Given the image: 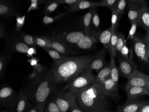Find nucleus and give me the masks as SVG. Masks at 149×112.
I'll return each mask as SVG.
<instances>
[{
    "instance_id": "f257e3e1",
    "label": "nucleus",
    "mask_w": 149,
    "mask_h": 112,
    "mask_svg": "<svg viewBox=\"0 0 149 112\" xmlns=\"http://www.w3.org/2000/svg\"><path fill=\"white\" fill-rule=\"evenodd\" d=\"M22 89L32 104H46L50 96L58 88L51 68L44 67L35 75H30Z\"/></svg>"
},
{
    "instance_id": "f03ea898",
    "label": "nucleus",
    "mask_w": 149,
    "mask_h": 112,
    "mask_svg": "<svg viewBox=\"0 0 149 112\" xmlns=\"http://www.w3.org/2000/svg\"><path fill=\"white\" fill-rule=\"evenodd\" d=\"M93 55L67 57L64 59L54 61L51 70L55 81L58 85L70 82L87 69Z\"/></svg>"
},
{
    "instance_id": "7ed1b4c3",
    "label": "nucleus",
    "mask_w": 149,
    "mask_h": 112,
    "mask_svg": "<svg viewBox=\"0 0 149 112\" xmlns=\"http://www.w3.org/2000/svg\"><path fill=\"white\" fill-rule=\"evenodd\" d=\"M76 101L84 112H102L106 109V97L97 83L90 84L74 93Z\"/></svg>"
},
{
    "instance_id": "20e7f679",
    "label": "nucleus",
    "mask_w": 149,
    "mask_h": 112,
    "mask_svg": "<svg viewBox=\"0 0 149 112\" xmlns=\"http://www.w3.org/2000/svg\"><path fill=\"white\" fill-rule=\"evenodd\" d=\"M95 78L96 76L92 73V71L88 69H85L76 78L68 82L62 89L74 93L78 90L94 83Z\"/></svg>"
},
{
    "instance_id": "39448f33",
    "label": "nucleus",
    "mask_w": 149,
    "mask_h": 112,
    "mask_svg": "<svg viewBox=\"0 0 149 112\" xmlns=\"http://www.w3.org/2000/svg\"><path fill=\"white\" fill-rule=\"evenodd\" d=\"M19 93L12 87L3 86L0 89V106L6 109H15L18 102Z\"/></svg>"
},
{
    "instance_id": "423d86ee",
    "label": "nucleus",
    "mask_w": 149,
    "mask_h": 112,
    "mask_svg": "<svg viewBox=\"0 0 149 112\" xmlns=\"http://www.w3.org/2000/svg\"><path fill=\"white\" fill-rule=\"evenodd\" d=\"M6 47L9 53H19L27 54L30 48L16 34L9 33L5 38Z\"/></svg>"
},
{
    "instance_id": "0eeeda50",
    "label": "nucleus",
    "mask_w": 149,
    "mask_h": 112,
    "mask_svg": "<svg viewBox=\"0 0 149 112\" xmlns=\"http://www.w3.org/2000/svg\"><path fill=\"white\" fill-rule=\"evenodd\" d=\"M118 56V69L119 73L120 75L128 80L136 75L139 70L133 61V53L129 59H125L120 56Z\"/></svg>"
},
{
    "instance_id": "6e6552de",
    "label": "nucleus",
    "mask_w": 149,
    "mask_h": 112,
    "mask_svg": "<svg viewBox=\"0 0 149 112\" xmlns=\"http://www.w3.org/2000/svg\"><path fill=\"white\" fill-rule=\"evenodd\" d=\"M70 92L68 90H63L59 88L52 94L50 97L57 104L62 112H68L70 106Z\"/></svg>"
},
{
    "instance_id": "1a4fd4ad",
    "label": "nucleus",
    "mask_w": 149,
    "mask_h": 112,
    "mask_svg": "<svg viewBox=\"0 0 149 112\" xmlns=\"http://www.w3.org/2000/svg\"><path fill=\"white\" fill-rule=\"evenodd\" d=\"M145 6H147L146 1H128V17L130 23L138 22L141 8Z\"/></svg>"
},
{
    "instance_id": "9d476101",
    "label": "nucleus",
    "mask_w": 149,
    "mask_h": 112,
    "mask_svg": "<svg viewBox=\"0 0 149 112\" xmlns=\"http://www.w3.org/2000/svg\"><path fill=\"white\" fill-rule=\"evenodd\" d=\"M133 48L139 59L146 63L149 62L147 54V43L146 42L144 39L135 37L133 40Z\"/></svg>"
},
{
    "instance_id": "9b49d317",
    "label": "nucleus",
    "mask_w": 149,
    "mask_h": 112,
    "mask_svg": "<svg viewBox=\"0 0 149 112\" xmlns=\"http://www.w3.org/2000/svg\"><path fill=\"white\" fill-rule=\"evenodd\" d=\"M106 54V49L104 47L97 53L94 54L93 59L87 69L92 71L95 70L98 73L107 64L105 61Z\"/></svg>"
},
{
    "instance_id": "f8f14e48",
    "label": "nucleus",
    "mask_w": 149,
    "mask_h": 112,
    "mask_svg": "<svg viewBox=\"0 0 149 112\" xmlns=\"http://www.w3.org/2000/svg\"><path fill=\"white\" fill-rule=\"evenodd\" d=\"M52 44L54 49L66 57H68L70 54H72L74 52L70 47L66 45L62 41L58 36H47Z\"/></svg>"
},
{
    "instance_id": "ddd939ff",
    "label": "nucleus",
    "mask_w": 149,
    "mask_h": 112,
    "mask_svg": "<svg viewBox=\"0 0 149 112\" xmlns=\"http://www.w3.org/2000/svg\"><path fill=\"white\" fill-rule=\"evenodd\" d=\"M95 32L96 30H91L90 34H85L77 44L76 47L83 50H88L91 49L95 44L97 42L95 37Z\"/></svg>"
},
{
    "instance_id": "4468645a",
    "label": "nucleus",
    "mask_w": 149,
    "mask_h": 112,
    "mask_svg": "<svg viewBox=\"0 0 149 112\" xmlns=\"http://www.w3.org/2000/svg\"><path fill=\"white\" fill-rule=\"evenodd\" d=\"M113 30L111 27L103 31L95 32V37L97 42L102 44L109 53L111 52L110 42L112 37Z\"/></svg>"
},
{
    "instance_id": "2eb2a0df",
    "label": "nucleus",
    "mask_w": 149,
    "mask_h": 112,
    "mask_svg": "<svg viewBox=\"0 0 149 112\" xmlns=\"http://www.w3.org/2000/svg\"><path fill=\"white\" fill-rule=\"evenodd\" d=\"M21 13L10 2L6 1H0V16L1 18L18 16Z\"/></svg>"
},
{
    "instance_id": "dca6fc26",
    "label": "nucleus",
    "mask_w": 149,
    "mask_h": 112,
    "mask_svg": "<svg viewBox=\"0 0 149 112\" xmlns=\"http://www.w3.org/2000/svg\"><path fill=\"white\" fill-rule=\"evenodd\" d=\"M145 102L139 99L127 101L125 104L120 105L118 107L119 112H139Z\"/></svg>"
},
{
    "instance_id": "f3484780",
    "label": "nucleus",
    "mask_w": 149,
    "mask_h": 112,
    "mask_svg": "<svg viewBox=\"0 0 149 112\" xmlns=\"http://www.w3.org/2000/svg\"><path fill=\"white\" fill-rule=\"evenodd\" d=\"M84 35V31H74L67 34L63 37H58L64 43L70 47V45L76 46Z\"/></svg>"
},
{
    "instance_id": "a211bd4d",
    "label": "nucleus",
    "mask_w": 149,
    "mask_h": 112,
    "mask_svg": "<svg viewBox=\"0 0 149 112\" xmlns=\"http://www.w3.org/2000/svg\"><path fill=\"white\" fill-rule=\"evenodd\" d=\"M127 94V101L138 99L140 97L149 95V92L147 89L139 86H131L125 88Z\"/></svg>"
},
{
    "instance_id": "6ab92c4d",
    "label": "nucleus",
    "mask_w": 149,
    "mask_h": 112,
    "mask_svg": "<svg viewBox=\"0 0 149 112\" xmlns=\"http://www.w3.org/2000/svg\"><path fill=\"white\" fill-rule=\"evenodd\" d=\"M100 86L102 92L106 97H114L118 95V85L112 78L106 80Z\"/></svg>"
},
{
    "instance_id": "aec40b11",
    "label": "nucleus",
    "mask_w": 149,
    "mask_h": 112,
    "mask_svg": "<svg viewBox=\"0 0 149 112\" xmlns=\"http://www.w3.org/2000/svg\"><path fill=\"white\" fill-rule=\"evenodd\" d=\"M18 102L15 109V112H26L32 104L28 100L22 88L19 91Z\"/></svg>"
},
{
    "instance_id": "412c9836",
    "label": "nucleus",
    "mask_w": 149,
    "mask_h": 112,
    "mask_svg": "<svg viewBox=\"0 0 149 112\" xmlns=\"http://www.w3.org/2000/svg\"><path fill=\"white\" fill-rule=\"evenodd\" d=\"M131 86H139L145 88L149 92V83L141 75L140 72L138 71L136 75L129 79L125 88Z\"/></svg>"
},
{
    "instance_id": "4be33fe9",
    "label": "nucleus",
    "mask_w": 149,
    "mask_h": 112,
    "mask_svg": "<svg viewBox=\"0 0 149 112\" xmlns=\"http://www.w3.org/2000/svg\"><path fill=\"white\" fill-rule=\"evenodd\" d=\"M100 6L99 2H93L86 0H80L77 4L70 6L68 8V12L77 11L80 10L90 9L93 7Z\"/></svg>"
},
{
    "instance_id": "5701e85b",
    "label": "nucleus",
    "mask_w": 149,
    "mask_h": 112,
    "mask_svg": "<svg viewBox=\"0 0 149 112\" xmlns=\"http://www.w3.org/2000/svg\"><path fill=\"white\" fill-rule=\"evenodd\" d=\"M111 78V70L110 63L106 65L100 70L96 76L94 83L101 85L105 80Z\"/></svg>"
},
{
    "instance_id": "b1692460",
    "label": "nucleus",
    "mask_w": 149,
    "mask_h": 112,
    "mask_svg": "<svg viewBox=\"0 0 149 112\" xmlns=\"http://www.w3.org/2000/svg\"><path fill=\"white\" fill-rule=\"evenodd\" d=\"M138 23L139 26L143 28L146 32L149 29V10L147 6L141 8Z\"/></svg>"
},
{
    "instance_id": "393cba45",
    "label": "nucleus",
    "mask_w": 149,
    "mask_h": 112,
    "mask_svg": "<svg viewBox=\"0 0 149 112\" xmlns=\"http://www.w3.org/2000/svg\"><path fill=\"white\" fill-rule=\"evenodd\" d=\"M96 7L89 9V11L84 16L82 19V26L85 34H90L91 32V23L93 12Z\"/></svg>"
},
{
    "instance_id": "a878e982",
    "label": "nucleus",
    "mask_w": 149,
    "mask_h": 112,
    "mask_svg": "<svg viewBox=\"0 0 149 112\" xmlns=\"http://www.w3.org/2000/svg\"><path fill=\"white\" fill-rule=\"evenodd\" d=\"M43 13L45 15L48 16L50 14L55 11L60 4L58 3V0H52V1H46L44 4Z\"/></svg>"
},
{
    "instance_id": "bb28decb",
    "label": "nucleus",
    "mask_w": 149,
    "mask_h": 112,
    "mask_svg": "<svg viewBox=\"0 0 149 112\" xmlns=\"http://www.w3.org/2000/svg\"><path fill=\"white\" fill-rule=\"evenodd\" d=\"M11 54L9 52L2 53L0 55V78L2 80L5 74V70L8 60L11 58Z\"/></svg>"
},
{
    "instance_id": "cd10ccee",
    "label": "nucleus",
    "mask_w": 149,
    "mask_h": 112,
    "mask_svg": "<svg viewBox=\"0 0 149 112\" xmlns=\"http://www.w3.org/2000/svg\"><path fill=\"white\" fill-rule=\"evenodd\" d=\"M110 58V66L111 70V78L116 84L118 85L119 80V71L118 67L116 65L115 58L113 56L111 52H109Z\"/></svg>"
},
{
    "instance_id": "c85d7f7f",
    "label": "nucleus",
    "mask_w": 149,
    "mask_h": 112,
    "mask_svg": "<svg viewBox=\"0 0 149 112\" xmlns=\"http://www.w3.org/2000/svg\"><path fill=\"white\" fill-rule=\"evenodd\" d=\"M16 33L17 35V36L29 47H37L35 42V37L22 32Z\"/></svg>"
},
{
    "instance_id": "c756f323",
    "label": "nucleus",
    "mask_w": 149,
    "mask_h": 112,
    "mask_svg": "<svg viewBox=\"0 0 149 112\" xmlns=\"http://www.w3.org/2000/svg\"><path fill=\"white\" fill-rule=\"evenodd\" d=\"M35 42L37 46L41 47L42 49L51 48L53 49L52 44L48 38L46 37H35Z\"/></svg>"
},
{
    "instance_id": "7c9ffc66",
    "label": "nucleus",
    "mask_w": 149,
    "mask_h": 112,
    "mask_svg": "<svg viewBox=\"0 0 149 112\" xmlns=\"http://www.w3.org/2000/svg\"><path fill=\"white\" fill-rule=\"evenodd\" d=\"M118 40V32L113 31L112 37L110 42V49L113 56L116 58L118 56L117 51V45Z\"/></svg>"
},
{
    "instance_id": "2f4dec72",
    "label": "nucleus",
    "mask_w": 149,
    "mask_h": 112,
    "mask_svg": "<svg viewBox=\"0 0 149 112\" xmlns=\"http://www.w3.org/2000/svg\"><path fill=\"white\" fill-rule=\"evenodd\" d=\"M44 49L47 51V53H48L50 57L54 60V61H61L68 57L60 54L58 51L55 50V49L45 48V49Z\"/></svg>"
},
{
    "instance_id": "473e14b6",
    "label": "nucleus",
    "mask_w": 149,
    "mask_h": 112,
    "mask_svg": "<svg viewBox=\"0 0 149 112\" xmlns=\"http://www.w3.org/2000/svg\"><path fill=\"white\" fill-rule=\"evenodd\" d=\"M28 61L33 67V72L32 74L30 75H35L42 70L44 68L43 66L38 63V59L37 58L32 57L31 58L28 60Z\"/></svg>"
},
{
    "instance_id": "72a5a7b5",
    "label": "nucleus",
    "mask_w": 149,
    "mask_h": 112,
    "mask_svg": "<svg viewBox=\"0 0 149 112\" xmlns=\"http://www.w3.org/2000/svg\"><path fill=\"white\" fill-rule=\"evenodd\" d=\"M68 13V11H67L59 13L58 15L53 17L45 15L42 18V23L44 24H50L53 23L59 20L60 18L63 17Z\"/></svg>"
},
{
    "instance_id": "f704fd0d",
    "label": "nucleus",
    "mask_w": 149,
    "mask_h": 112,
    "mask_svg": "<svg viewBox=\"0 0 149 112\" xmlns=\"http://www.w3.org/2000/svg\"><path fill=\"white\" fill-rule=\"evenodd\" d=\"M69 110L70 112H84L77 103L75 95L73 93L71 92H70V94Z\"/></svg>"
},
{
    "instance_id": "c9c22d12",
    "label": "nucleus",
    "mask_w": 149,
    "mask_h": 112,
    "mask_svg": "<svg viewBox=\"0 0 149 112\" xmlns=\"http://www.w3.org/2000/svg\"><path fill=\"white\" fill-rule=\"evenodd\" d=\"M120 17L116 10L112 11L111 16V27L113 31H117V28L118 27L119 23Z\"/></svg>"
},
{
    "instance_id": "e433bc0d",
    "label": "nucleus",
    "mask_w": 149,
    "mask_h": 112,
    "mask_svg": "<svg viewBox=\"0 0 149 112\" xmlns=\"http://www.w3.org/2000/svg\"><path fill=\"white\" fill-rule=\"evenodd\" d=\"M118 1L119 0H102L99 2L100 6L108 7L112 11L116 10L117 4Z\"/></svg>"
},
{
    "instance_id": "4c0bfd02",
    "label": "nucleus",
    "mask_w": 149,
    "mask_h": 112,
    "mask_svg": "<svg viewBox=\"0 0 149 112\" xmlns=\"http://www.w3.org/2000/svg\"><path fill=\"white\" fill-rule=\"evenodd\" d=\"M97 8H95L93 12L91 20V27L94 30H98L100 27V19L97 12Z\"/></svg>"
},
{
    "instance_id": "58836bf2",
    "label": "nucleus",
    "mask_w": 149,
    "mask_h": 112,
    "mask_svg": "<svg viewBox=\"0 0 149 112\" xmlns=\"http://www.w3.org/2000/svg\"><path fill=\"white\" fill-rule=\"evenodd\" d=\"M47 102V108L49 112H62L54 101L49 97Z\"/></svg>"
},
{
    "instance_id": "ea45409f",
    "label": "nucleus",
    "mask_w": 149,
    "mask_h": 112,
    "mask_svg": "<svg viewBox=\"0 0 149 112\" xmlns=\"http://www.w3.org/2000/svg\"><path fill=\"white\" fill-rule=\"evenodd\" d=\"M126 40L125 36L122 33L118 32V40L117 45V51L118 54H119L124 45L126 44Z\"/></svg>"
},
{
    "instance_id": "a19ab883",
    "label": "nucleus",
    "mask_w": 149,
    "mask_h": 112,
    "mask_svg": "<svg viewBox=\"0 0 149 112\" xmlns=\"http://www.w3.org/2000/svg\"><path fill=\"white\" fill-rule=\"evenodd\" d=\"M16 23L15 30V32L17 33L21 32L22 29L25 24L26 15L18 16L16 17Z\"/></svg>"
},
{
    "instance_id": "79ce46f5",
    "label": "nucleus",
    "mask_w": 149,
    "mask_h": 112,
    "mask_svg": "<svg viewBox=\"0 0 149 112\" xmlns=\"http://www.w3.org/2000/svg\"><path fill=\"white\" fill-rule=\"evenodd\" d=\"M127 5H128V1H126V0H119L118 2L116 11L118 13L120 17L124 13L125 11Z\"/></svg>"
},
{
    "instance_id": "37998d69",
    "label": "nucleus",
    "mask_w": 149,
    "mask_h": 112,
    "mask_svg": "<svg viewBox=\"0 0 149 112\" xmlns=\"http://www.w3.org/2000/svg\"><path fill=\"white\" fill-rule=\"evenodd\" d=\"M31 5L28 8L27 13H29L33 10H39L38 6L42 4H45L46 1H39V0H31Z\"/></svg>"
},
{
    "instance_id": "c03bdc74",
    "label": "nucleus",
    "mask_w": 149,
    "mask_h": 112,
    "mask_svg": "<svg viewBox=\"0 0 149 112\" xmlns=\"http://www.w3.org/2000/svg\"><path fill=\"white\" fill-rule=\"evenodd\" d=\"M138 26H139L138 22H135L131 23V27H130V30L129 32V34H128L126 41L129 39L134 40L135 35L136 34V31H137V27Z\"/></svg>"
},
{
    "instance_id": "a18cd8bd",
    "label": "nucleus",
    "mask_w": 149,
    "mask_h": 112,
    "mask_svg": "<svg viewBox=\"0 0 149 112\" xmlns=\"http://www.w3.org/2000/svg\"><path fill=\"white\" fill-rule=\"evenodd\" d=\"M46 104H32L26 112H44Z\"/></svg>"
},
{
    "instance_id": "49530a36",
    "label": "nucleus",
    "mask_w": 149,
    "mask_h": 112,
    "mask_svg": "<svg viewBox=\"0 0 149 112\" xmlns=\"http://www.w3.org/2000/svg\"><path fill=\"white\" fill-rule=\"evenodd\" d=\"M132 54V52L130 51L129 49L127 47L126 44L124 45L123 48L120 50V53L118 54V55L120 56L121 57L125 58V59H129L130 58V55Z\"/></svg>"
},
{
    "instance_id": "de8ad7c7",
    "label": "nucleus",
    "mask_w": 149,
    "mask_h": 112,
    "mask_svg": "<svg viewBox=\"0 0 149 112\" xmlns=\"http://www.w3.org/2000/svg\"><path fill=\"white\" fill-rule=\"evenodd\" d=\"M8 33L7 32L6 26L4 23H0V38L5 39V38L8 35Z\"/></svg>"
},
{
    "instance_id": "09e8293b",
    "label": "nucleus",
    "mask_w": 149,
    "mask_h": 112,
    "mask_svg": "<svg viewBox=\"0 0 149 112\" xmlns=\"http://www.w3.org/2000/svg\"><path fill=\"white\" fill-rule=\"evenodd\" d=\"M80 0H58V3L61 4H65V5H68L69 6L74 4H77L78 2H79Z\"/></svg>"
},
{
    "instance_id": "8fccbe9b",
    "label": "nucleus",
    "mask_w": 149,
    "mask_h": 112,
    "mask_svg": "<svg viewBox=\"0 0 149 112\" xmlns=\"http://www.w3.org/2000/svg\"><path fill=\"white\" fill-rule=\"evenodd\" d=\"M36 47H30L28 49L27 53V57L32 58L33 56L36 55Z\"/></svg>"
},
{
    "instance_id": "3c124183",
    "label": "nucleus",
    "mask_w": 149,
    "mask_h": 112,
    "mask_svg": "<svg viewBox=\"0 0 149 112\" xmlns=\"http://www.w3.org/2000/svg\"><path fill=\"white\" fill-rule=\"evenodd\" d=\"M139 112H149V102H145Z\"/></svg>"
},
{
    "instance_id": "603ef678",
    "label": "nucleus",
    "mask_w": 149,
    "mask_h": 112,
    "mask_svg": "<svg viewBox=\"0 0 149 112\" xmlns=\"http://www.w3.org/2000/svg\"><path fill=\"white\" fill-rule=\"evenodd\" d=\"M144 39L146 42L149 44V29L146 31V35L145 37L144 38Z\"/></svg>"
},
{
    "instance_id": "864d4df0",
    "label": "nucleus",
    "mask_w": 149,
    "mask_h": 112,
    "mask_svg": "<svg viewBox=\"0 0 149 112\" xmlns=\"http://www.w3.org/2000/svg\"><path fill=\"white\" fill-rule=\"evenodd\" d=\"M141 74V75L149 83V75H146V74H144L143 72H140Z\"/></svg>"
},
{
    "instance_id": "5fc2aeb1",
    "label": "nucleus",
    "mask_w": 149,
    "mask_h": 112,
    "mask_svg": "<svg viewBox=\"0 0 149 112\" xmlns=\"http://www.w3.org/2000/svg\"><path fill=\"white\" fill-rule=\"evenodd\" d=\"M1 112H15V109L5 108L4 109H2Z\"/></svg>"
},
{
    "instance_id": "6e6d98bb",
    "label": "nucleus",
    "mask_w": 149,
    "mask_h": 112,
    "mask_svg": "<svg viewBox=\"0 0 149 112\" xmlns=\"http://www.w3.org/2000/svg\"><path fill=\"white\" fill-rule=\"evenodd\" d=\"M147 54L149 59V44L147 43Z\"/></svg>"
},
{
    "instance_id": "4d7b16f0",
    "label": "nucleus",
    "mask_w": 149,
    "mask_h": 112,
    "mask_svg": "<svg viewBox=\"0 0 149 112\" xmlns=\"http://www.w3.org/2000/svg\"><path fill=\"white\" fill-rule=\"evenodd\" d=\"M102 112H118V111H117V112H113V111H109V110H107V109H105V110H104V111H103Z\"/></svg>"
},
{
    "instance_id": "13d9d810",
    "label": "nucleus",
    "mask_w": 149,
    "mask_h": 112,
    "mask_svg": "<svg viewBox=\"0 0 149 112\" xmlns=\"http://www.w3.org/2000/svg\"><path fill=\"white\" fill-rule=\"evenodd\" d=\"M44 112H49L48 111V110L47 109V108H46V109H45V110L44 111Z\"/></svg>"
}]
</instances>
